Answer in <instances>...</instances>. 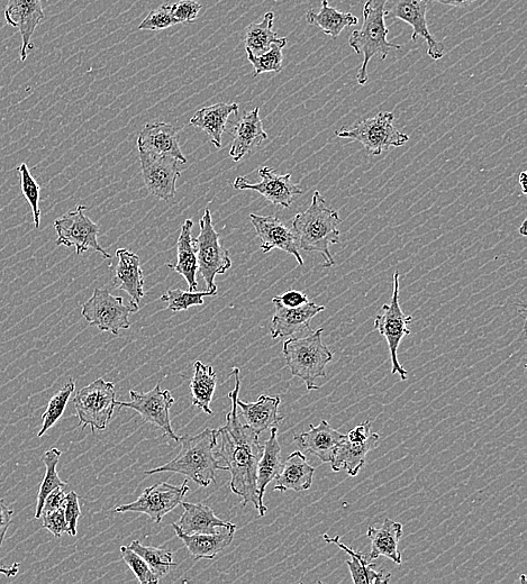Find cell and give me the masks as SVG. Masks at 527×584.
Segmentation results:
<instances>
[{"instance_id":"obj_7","label":"cell","mask_w":527,"mask_h":584,"mask_svg":"<svg viewBox=\"0 0 527 584\" xmlns=\"http://www.w3.org/2000/svg\"><path fill=\"white\" fill-rule=\"evenodd\" d=\"M201 232L194 241V248L198 263V272L206 282L208 292L212 296L217 295L215 278L224 275L232 267L230 253L220 241V235L215 231L210 207H206L204 215L199 221Z\"/></svg>"},{"instance_id":"obj_47","label":"cell","mask_w":527,"mask_h":584,"mask_svg":"<svg viewBox=\"0 0 527 584\" xmlns=\"http://www.w3.org/2000/svg\"><path fill=\"white\" fill-rule=\"evenodd\" d=\"M65 515L69 527L68 534L70 536H76L78 519L81 515V510L79 505V497L75 491H71L68 495H66Z\"/></svg>"},{"instance_id":"obj_17","label":"cell","mask_w":527,"mask_h":584,"mask_svg":"<svg viewBox=\"0 0 527 584\" xmlns=\"http://www.w3.org/2000/svg\"><path fill=\"white\" fill-rule=\"evenodd\" d=\"M142 176L149 194L169 202L176 196L177 180L181 176L178 161L140 152Z\"/></svg>"},{"instance_id":"obj_19","label":"cell","mask_w":527,"mask_h":584,"mask_svg":"<svg viewBox=\"0 0 527 584\" xmlns=\"http://www.w3.org/2000/svg\"><path fill=\"white\" fill-rule=\"evenodd\" d=\"M180 131V127L168 123L145 125L138 138L139 152L158 155V157H169L180 163H186L187 159L180 149Z\"/></svg>"},{"instance_id":"obj_13","label":"cell","mask_w":527,"mask_h":584,"mask_svg":"<svg viewBox=\"0 0 527 584\" xmlns=\"http://www.w3.org/2000/svg\"><path fill=\"white\" fill-rule=\"evenodd\" d=\"M130 401H117L118 408H130L138 413L145 423L156 425L170 440L180 442L172 430L170 408L176 403L170 390H161L160 385L145 394L130 390Z\"/></svg>"},{"instance_id":"obj_48","label":"cell","mask_w":527,"mask_h":584,"mask_svg":"<svg viewBox=\"0 0 527 584\" xmlns=\"http://www.w3.org/2000/svg\"><path fill=\"white\" fill-rule=\"evenodd\" d=\"M272 300L277 301V303L288 308L301 307L311 301L304 292L297 290H289L285 292V294L277 296Z\"/></svg>"},{"instance_id":"obj_36","label":"cell","mask_w":527,"mask_h":584,"mask_svg":"<svg viewBox=\"0 0 527 584\" xmlns=\"http://www.w3.org/2000/svg\"><path fill=\"white\" fill-rule=\"evenodd\" d=\"M275 22V14L268 12L261 23H253L245 31V51L250 52L253 56L259 57L266 53L281 38L272 30Z\"/></svg>"},{"instance_id":"obj_9","label":"cell","mask_w":527,"mask_h":584,"mask_svg":"<svg viewBox=\"0 0 527 584\" xmlns=\"http://www.w3.org/2000/svg\"><path fill=\"white\" fill-rule=\"evenodd\" d=\"M393 280L392 299L379 310L375 319V328L387 341L390 359H392V373H398L404 381L407 379L408 372L399 363L397 351L404 337L411 334L408 324L413 321V317L405 315L399 303V294H401L399 271H395Z\"/></svg>"},{"instance_id":"obj_43","label":"cell","mask_w":527,"mask_h":584,"mask_svg":"<svg viewBox=\"0 0 527 584\" xmlns=\"http://www.w3.org/2000/svg\"><path fill=\"white\" fill-rule=\"evenodd\" d=\"M121 555L141 584H157L159 582L160 579L152 572L148 563L145 562L138 553L131 550L129 546L121 547Z\"/></svg>"},{"instance_id":"obj_30","label":"cell","mask_w":527,"mask_h":584,"mask_svg":"<svg viewBox=\"0 0 527 584\" xmlns=\"http://www.w3.org/2000/svg\"><path fill=\"white\" fill-rule=\"evenodd\" d=\"M180 505L184 508V514L177 524L181 533L215 534L223 527H229L232 524L216 517L214 510L204 504L181 503Z\"/></svg>"},{"instance_id":"obj_20","label":"cell","mask_w":527,"mask_h":584,"mask_svg":"<svg viewBox=\"0 0 527 584\" xmlns=\"http://www.w3.org/2000/svg\"><path fill=\"white\" fill-rule=\"evenodd\" d=\"M5 18L9 25L17 27L21 33V61L25 62L27 53L33 49L32 36L44 18L42 0H8Z\"/></svg>"},{"instance_id":"obj_40","label":"cell","mask_w":527,"mask_h":584,"mask_svg":"<svg viewBox=\"0 0 527 584\" xmlns=\"http://www.w3.org/2000/svg\"><path fill=\"white\" fill-rule=\"evenodd\" d=\"M287 45V39L281 38L277 43L272 44V47L261 56H253L252 53L247 52L248 60L252 63L254 68V77L265 72H280L283 69L284 54L283 49Z\"/></svg>"},{"instance_id":"obj_16","label":"cell","mask_w":527,"mask_h":584,"mask_svg":"<svg viewBox=\"0 0 527 584\" xmlns=\"http://www.w3.org/2000/svg\"><path fill=\"white\" fill-rule=\"evenodd\" d=\"M258 171L261 178L258 184H250L248 179L238 177L233 182V188L257 191L272 205L284 208L292 206L295 197L303 194L302 187L296 185L292 180V173L278 175L274 169L269 167H261Z\"/></svg>"},{"instance_id":"obj_12","label":"cell","mask_w":527,"mask_h":584,"mask_svg":"<svg viewBox=\"0 0 527 584\" xmlns=\"http://www.w3.org/2000/svg\"><path fill=\"white\" fill-rule=\"evenodd\" d=\"M380 441L379 434L372 432V424L367 421L354 427L336 449L332 470L340 472L344 470L350 477H357L360 470L365 467L366 458L370 451L377 449Z\"/></svg>"},{"instance_id":"obj_39","label":"cell","mask_w":527,"mask_h":584,"mask_svg":"<svg viewBox=\"0 0 527 584\" xmlns=\"http://www.w3.org/2000/svg\"><path fill=\"white\" fill-rule=\"evenodd\" d=\"M75 389L76 383L74 380L70 379L68 383H66V385L52 397L47 410H45V413L42 416L43 425L38 434L39 437H42L51 427L58 423L63 413H65L68 401L71 395L74 394Z\"/></svg>"},{"instance_id":"obj_46","label":"cell","mask_w":527,"mask_h":584,"mask_svg":"<svg viewBox=\"0 0 527 584\" xmlns=\"http://www.w3.org/2000/svg\"><path fill=\"white\" fill-rule=\"evenodd\" d=\"M171 9L172 14L180 24H189L196 21L202 5L197 3L196 0H180V2L171 5Z\"/></svg>"},{"instance_id":"obj_51","label":"cell","mask_w":527,"mask_h":584,"mask_svg":"<svg viewBox=\"0 0 527 584\" xmlns=\"http://www.w3.org/2000/svg\"><path fill=\"white\" fill-rule=\"evenodd\" d=\"M426 2H436L443 5L460 8L467 7L470 4L477 2V0H426Z\"/></svg>"},{"instance_id":"obj_44","label":"cell","mask_w":527,"mask_h":584,"mask_svg":"<svg viewBox=\"0 0 527 584\" xmlns=\"http://www.w3.org/2000/svg\"><path fill=\"white\" fill-rule=\"evenodd\" d=\"M177 24H180V22L172 14L171 6L162 5L158 9H153L147 18H144L139 30L161 31Z\"/></svg>"},{"instance_id":"obj_31","label":"cell","mask_w":527,"mask_h":584,"mask_svg":"<svg viewBox=\"0 0 527 584\" xmlns=\"http://www.w3.org/2000/svg\"><path fill=\"white\" fill-rule=\"evenodd\" d=\"M194 223L192 219H186L177 242L178 259L176 264H167V267L179 273L187 281L189 291L198 289L197 272L198 263L192 236Z\"/></svg>"},{"instance_id":"obj_55","label":"cell","mask_w":527,"mask_h":584,"mask_svg":"<svg viewBox=\"0 0 527 584\" xmlns=\"http://www.w3.org/2000/svg\"><path fill=\"white\" fill-rule=\"evenodd\" d=\"M522 581L525 582V576H524V574H523V577H522Z\"/></svg>"},{"instance_id":"obj_5","label":"cell","mask_w":527,"mask_h":584,"mask_svg":"<svg viewBox=\"0 0 527 584\" xmlns=\"http://www.w3.org/2000/svg\"><path fill=\"white\" fill-rule=\"evenodd\" d=\"M323 328H318L302 339H289L284 343V357L293 377L301 378L308 391L318 390L315 381L326 377V365L333 353L323 343Z\"/></svg>"},{"instance_id":"obj_52","label":"cell","mask_w":527,"mask_h":584,"mask_svg":"<svg viewBox=\"0 0 527 584\" xmlns=\"http://www.w3.org/2000/svg\"><path fill=\"white\" fill-rule=\"evenodd\" d=\"M20 572V564L14 563L12 567H0V574L7 578H13Z\"/></svg>"},{"instance_id":"obj_25","label":"cell","mask_w":527,"mask_h":584,"mask_svg":"<svg viewBox=\"0 0 527 584\" xmlns=\"http://www.w3.org/2000/svg\"><path fill=\"white\" fill-rule=\"evenodd\" d=\"M174 527L177 536L184 542L188 551L192 553L195 559L213 560L216 555L230 546L233 542L236 532V525L231 524L229 527H223L220 532L215 534H184L180 532L177 524H171Z\"/></svg>"},{"instance_id":"obj_23","label":"cell","mask_w":527,"mask_h":584,"mask_svg":"<svg viewBox=\"0 0 527 584\" xmlns=\"http://www.w3.org/2000/svg\"><path fill=\"white\" fill-rule=\"evenodd\" d=\"M118 260L114 286L118 290H123L131 297V303L140 305L144 297V277L141 267V260L138 254L126 249L116 251Z\"/></svg>"},{"instance_id":"obj_29","label":"cell","mask_w":527,"mask_h":584,"mask_svg":"<svg viewBox=\"0 0 527 584\" xmlns=\"http://www.w3.org/2000/svg\"><path fill=\"white\" fill-rule=\"evenodd\" d=\"M238 104H216L204 107L190 120V125L201 129L211 138L216 149L222 148V136L226 129V123L232 114L238 115Z\"/></svg>"},{"instance_id":"obj_53","label":"cell","mask_w":527,"mask_h":584,"mask_svg":"<svg viewBox=\"0 0 527 584\" xmlns=\"http://www.w3.org/2000/svg\"><path fill=\"white\" fill-rule=\"evenodd\" d=\"M526 176H527V173H526V171H522V172H521V175H520V177H519V182H520V185H521V187H522V193H523L524 195H526V185H525V182H526Z\"/></svg>"},{"instance_id":"obj_15","label":"cell","mask_w":527,"mask_h":584,"mask_svg":"<svg viewBox=\"0 0 527 584\" xmlns=\"http://www.w3.org/2000/svg\"><path fill=\"white\" fill-rule=\"evenodd\" d=\"M390 6L385 9L386 18H397L411 25L413 34L411 40L416 42L420 38L427 43V54L433 60H441L445 47L442 42L436 41L429 30L426 21V0H389Z\"/></svg>"},{"instance_id":"obj_3","label":"cell","mask_w":527,"mask_h":584,"mask_svg":"<svg viewBox=\"0 0 527 584\" xmlns=\"http://www.w3.org/2000/svg\"><path fill=\"white\" fill-rule=\"evenodd\" d=\"M181 450L176 458L162 467L145 472V476L162 472L183 474L192 479L198 486L208 487L216 482L218 470L227 471L218 462L215 447L218 444L217 431L206 428L201 434L180 437Z\"/></svg>"},{"instance_id":"obj_34","label":"cell","mask_w":527,"mask_h":584,"mask_svg":"<svg viewBox=\"0 0 527 584\" xmlns=\"http://www.w3.org/2000/svg\"><path fill=\"white\" fill-rule=\"evenodd\" d=\"M306 21L312 26L320 27L323 33L338 39L344 29L357 25L358 17L351 13H343L330 6L329 0H322L320 13H315L313 9L306 14Z\"/></svg>"},{"instance_id":"obj_21","label":"cell","mask_w":527,"mask_h":584,"mask_svg":"<svg viewBox=\"0 0 527 584\" xmlns=\"http://www.w3.org/2000/svg\"><path fill=\"white\" fill-rule=\"evenodd\" d=\"M272 304L275 305L276 310L274 317H272L270 332L272 339L275 340L311 331L313 318L325 310L324 306L317 305L313 301L296 308L285 307L274 300H272Z\"/></svg>"},{"instance_id":"obj_37","label":"cell","mask_w":527,"mask_h":584,"mask_svg":"<svg viewBox=\"0 0 527 584\" xmlns=\"http://www.w3.org/2000/svg\"><path fill=\"white\" fill-rule=\"evenodd\" d=\"M62 452L58 449H51L44 453L43 463L45 465V476L40 486L38 501H36L35 518L39 519L42 515L44 501L54 489L66 488L67 482L62 481L59 477L57 467Z\"/></svg>"},{"instance_id":"obj_24","label":"cell","mask_w":527,"mask_h":584,"mask_svg":"<svg viewBox=\"0 0 527 584\" xmlns=\"http://www.w3.org/2000/svg\"><path fill=\"white\" fill-rule=\"evenodd\" d=\"M260 108L244 114L241 120L233 127V142L230 157L234 162H239L245 154L250 153L263 141L268 139V134L263 130L260 118Z\"/></svg>"},{"instance_id":"obj_50","label":"cell","mask_w":527,"mask_h":584,"mask_svg":"<svg viewBox=\"0 0 527 584\" xmlns=\"http://www.w3.org/2000/svg\"><path fill=\"white\" fill-rule=\"evenodd\" d=\"M14 510L8 508L4 500H0V549H2L9 525L12 523Z\"/></svg>"},{"instance_id":"obj_26","label":"cell","mask_w":527,"mask_h":584,"mask_svg":"<svg viewBox=\"0 0 527 584\" xmlns=\"http://www.w3.org/2000/svg\"><path fill=\"white\" fill-rule=\"evenodd\" d=\"M281 399L279 396L261 395L256 403H244L238 400L245 424L258 435L272 427H278L284 417L279 415Z\"/></svg>"},{"instance_id":"obj_1","label":"cell","mask_w":527,"mask_h":584,"mask_svg":"<svg viewBox=\"0 0 527 584\" xmlns=\"http://www.w3.org/2000/svg\"><path fill=\"white\" fill-rule=\"evenodd\" d=\"M231 376L235 379V387L229 394L231 412L226 414V425L217 430L220 450L215 455L226 463L227 471L231 472L230 488L233 494L242 498L243 506L253 504L263 517L268 508L260 500L257 487L258 464L263 454V445L259 441V435L243 423L238 414L240 370L233 368Z\"/></svg>"},{"instance_id":"obj_41","label":"cell","mask_w":527,"mask_h":584,"mask_svg":"<svg viewBox=\"0 0 527 584\" xmlns=\"http://www.w3.org/2000/svg\"><path fill=\"white\" fill-rule=\"evenodd\" d=\"M212 296L211 292H196V291H184L180 289H169L165 295H162L160 300L163 303H168V309L171 312H185L193 306L204 305V297Z\"/></svg>"},{"instance_id":"obj_2","label":"cell","mask_w":527,"mask_h":584,"mask_svg":"<svg viewBox=\"0 0 527 584\" xmlns=\"http://www.w3.org/2000/svg\"><path fill=\"white\" fill-rule=\"evenodd\" d=\"M341 222L340 214L327 206L320 191L316 190L311 206L293 219L299 249L322 254L323 268H332L335 261L330 245L340 243Z\"/></svg>"},{"instance_id":"obj_54","label":"cell","mask_w":527,"mask_h":584,"mask_svg":"<svg viewBox=\"0 0 527 584\" xmlns=\"http://www.w3.org/2000/svg\"><path fill=\"white\" fill-rule=\"evenodd\" d=\"M526 219L525 221L522 223L521 227L519 228V232L522 236H526L527 235V231H526Z\"/></svg>"},{"instance_id":"obj_35","label":"cell","mask_w":527,"mask_h":584,"mask_svg":"<svg viewBox=\"0 0 527 584\" xmlns=\"http://www.w3.org/2000/svg\"><path fill=\"white\" fill-rule=\"evenodd\" d=\"M194 369V377L190 382L193 405L201 408L205 414L212 415L211 403L217 385V374L212 365H205L201 361L195 362Z\"/></svg>"},{"instance_id":"obj_22","label":"cell","mask_w":527,"mask_h":584,"mask_svg":"<svg viewBox=\"0 0 527 584\" xmlns=\"http://www.w3.org/2000/svg\"><path fill=\"white\" fill-rule=\"evenodd\" d=\"M310 428V432L294 436L299 451L313 454L323 463H331L344 435L334 430L326 421L318 426L311 424Z\"/></svg>"},{"instance_id":"obj_27","label":"cell","mask_w":527,"mask_h":584,"mask_svg":"<svg viewBox=\"0 0 527 584\" xmlns=\"http://www.w3.org/2000/svg\"><path fill=\"white\" fill-rule=\"evenodd\" d=\"M403 535V525L386 518L380 528L369 527L367 536L371 542V551L368 554L369 561L376 560L380 556L401 565L402 554L398 550V543Z\"/></svg>"},{"instance_id":"obj_42","label":"cell","mask_w":527,"mask_h":584,"mask_svg":"<svg viewBox=\"0 0 527 584\" xmlns=\"http://www.w3.org/2000/svg\"><path fill=\"white\" fill-rule=\"evenodd\" d=\"M17 171L18 175L21 177L23 195L32 207L34 226L35 228H39L41 224V209L39 205L41 188L31 175V171L26 163L21 164V166L17 168Z\"/></svg>"},{"instance_id":"obj_38","label":"cell","mask_w":527,"mask_h":584,"mask_svg":"<svg viewBox=\"0 0 527 584\" xmlns=\"http://www.w3.org/2000/svg\"><path fill=\"white\" fill-rule=\"evenodd\" d=\"M129 547L148 563L152 572L159 579L166 577L172 568L177 567V563L174 562V555L169 550L144 546L139 541H133Z\"/></svg>"},{"instance_id":"obj_10","label":"cell","mask_w":527,"mask_h":584,"mask_svg":"<svg viewBox=\"0 0 527 584\" xmlns=\"http://www.w3.org/2000/svg\"><path fill=\"white\" fill-rule=\"evenodd\" d=\"M138 312V305L126 306L122 297L112 295L106 288H96L93 297L83 305L81 315L99 331L117 335L121 330H129V316Z\"/></svg>"},{"instance_id":"obj_28","label":"cell","mask_w":527,"mask_h":584,"mask_svg":"<svg viewBox=\"0 0 527 584\" xmlns=\"http://www.w3.org/2000/svg\"><path fill=\"white\" fill-rule=\"evenodd\" d=\"M314 473L315 468L308 464L305 454L301 451H295L283 463L274 489L280 492L306 491L313 485Z\"/></svg>"},{"instance_id":"obj_8","label":"cell","mask_w":527,"mask_h":584,"mask_svg":"<svg viewBox=\"0 0 527 584\" xmlns=\"http://www.w3.org/2000/svg\"><path fill=\"white\" fill-rule=\"evenodd\" d=\"M79 425L92 427V432L105 431L117 407L113 382L99 378L81 389L74 399Z\"/></svg>"},{"instance_id":"obj_33","label":"cell","mask_w":527,"mask_h":584,"mask_svg":"<svg viewBox=\"0 0 527 584\" xmlns=\"http://www.w3.org/2000/svg\"><path fill=\"white\" fill-rule=\"evenodd\" d=\"M270 432L269 440L263 445V454L259 461L257 472L258 494L262 503L269 483L278 477L284 463L281 460L278 427H272Z\"/></svg>"},{"instance_id":"obj_4","label":"cell","mask_w":527,"mask_h":584,"mask_svg":"<svg viewBox=\"0 0 527 584\" xmlns=\"http://www.w3.org/2000/svg\"><path fill=\"white\" fill-rule=\"evenodd\" d=\"M389 0H367L363 7V23L360 30L353 31L350 47L363 56L362 65L357 75L358 84L365 86L369 80L368 65L372 58L380 56V60L387 59L390 50H401L402 45L389 42L386 27L385 9Z\"/></svg>"},{"instance_id":"obj_14","label":"cell","mask_w":527,"mask_h":584,"mask_svg":"<svg viewBox=\"0 0 527 584\" xmlns=\"http://www.w3.org/2000/svg\"><path fill=\"white\" fill-rule=\"evenodd\" d=\"M188 491L187 480L180 487L169 485L167 482L158 483L145 489L134 503L116 507L115 513L145 514L153 523L159 524L163 517L183 503Z\"/></svg>"},{"instance_id":"obj_6","label":"cell","mask_w":527,"mask_h":584,"mask_svg":"<svg viewBox=\"0 0 527 584\" xmlns=\"http://www.w3.org/2000/svg\"><path fill=\"white\" fill-rule=\"evenodd\" d=\"M394 121V113L381 112L375 117L354 124L350 129L342 127L335 134L340 139L361 143L372 155H380L390 148H399L410 141V136L396 129Z\"/></svg>"},{"instance_id":"obj_32","label":"cell","mask_w":527,"mask_h":584,"mask_svg":"<svg viewBox=\"0 0 527 584\" xmlns=\"http://www.w3.org/2000/svg\"><path fill=\"white\" fill-rule=\"evenodd\" d=\"M323 540L326 543L335 544L339 546L342 551L350 555L351 560L347 561L353 583L379 584L388 583L390 581V573L385 571H376L375 564L369 561L368 555L354 551L351 547L340 542V536L330 537L327 534L323 535Z\"/></svg>"},{"instance_id":"obj_45","label":"cell","mask_w":527,"mask_h":584,"mask_svg":"<svg viewBox=\"0 0 527 584\" xmlns=\"http://www.w3.org/2000/svg\"><path fill=\"white\" fill-rule=\"evenodd\" d=\"M43 527L56 538H60L62 534L68 533L69 527L65 515V506L51 511V513L42 514Z\"/></svg>"},{"instance_id":"obj_18","label":"cell","mask_w":527,"mask_h":584,"mask_svg":"<svg viewBox=\"0 0 527 584\" xmlns=\"http://www.w3.org/2000/svg\"><path fill=\"white\" fill-rule=\"evenodd\" d=\"M250 221L256 230L258 239L261 240L263 253L279 249L293 255L299 266H304V259L293 228L287 227L277 216L251 214Z\"/></svg>"},{"instance_id":"obj_49","label":"cell","mask_w":527,"mask_h":584,"mask_svg":"<svg viewBox=\"0 0 527 584\" xmlns=\"http://www.w3.org/2000/svg\"><path fill=\"white\" fill-rule=\"evenodd\" d=\"M66 494L65 488L54 489L51 494L45 499L42 514L51 513L65 506ZM42 516V515H41Z\"/></svg>"},{"instance_id":"obj_11","label":"cell","mask_w":527,"mask_h":584,"mask_svg":"<svg viewBox=\"0 0 527 584\" xmlns=\"http://www.w3.org/2000/svg\"><path fill=\"white\" fill-rule=\"evenodd\" d=\"M87 206H77L75 211L56 219L54 228L58 234L57 245L75 246L77 254H83L89 250H94L103 255L104 259H111L106 250L98 242V234L101 226L94 223L85 212Z\"/></svg>"}]
</instances>
